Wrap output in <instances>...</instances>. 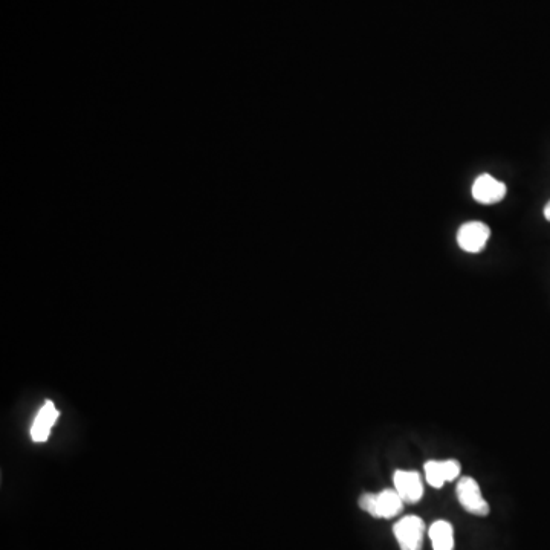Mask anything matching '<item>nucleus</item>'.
Returning a JSON list of instances; mask_svg holds the SVG:
<instances>
[{
    "mask_svg": "<svg viewBox=\"0 0 550 550\" xmlns=\"http://www.w3.org/2000/svg\"><path fill=\"white\" fill-rule=\"evenodd\" d=\"M431 544L434 550H453L454 549V529L451 523L445 520L436 521L431 525L430 531Z\"/></svg>",
    "mask_w": 550,
    "mask_h": 550,
    "instance_id": "9",
    "label": "nucleus"
},
{
    "mask_svg": "<svg viewBox=\"0 0 550 550\" xmlns=\"http://www.w3.org/2000/svg\"><path fill=\"white\" fill-rule=\"evenodd\" d=\"M404 505L396 489H384L378 494L367 492L360 499V508L375 518L398 517L404 511Z\"/></svg>",
    "mask_w": 550,
    "mask_h": 550,
    "instance_id": "1",
    "label": "nucleus"
},
{
    "mask_svg": "<svg viewBox=\"0 0 550 550\" xmlns=\"http://www.w3.org/2000/svg\"><path fill=\"white\" fill-rule=\"evenodd\" d=\"M396 492L404 503H418L424 495L421 474L416 471L398 470L393 476Z\"/></svg>",
    "mask_w": 550,
    "mask_h": 550,
    "instance_id": "7",
    "label": "nucleus"
},
{
    "mask_svg": "<svg viewBox=\"0 0 550 550\" xmlns=\"http://www.w3.org/2000/svg\"><path fill=\"white\" fill-rule=\"evenodd\" d=\"M59 419V410L51 401H46L43 407L37 413L34 419L33 427H31V437L34 442H45L51 434L52 425Z\"/></svg>",
    "mask_w": 550,
    "mask_h": 550,
    "instance_id": "8",
    "label": "nucleus"
},
{
    "mask_svg": "<svg viewBox=\"0 0 550 550\" xmlns=\"http://www.w3.org/2000/svg\"><path fill=\"white\" fill-rule=\"evenodd\" d=\"M460 463L457 460H428L425 463V480L433 488H442L460 476Z\"/></svg>",
    "mask_w": 550,
    "mask_h": 550,
    "instance_id": "5",
    "label": "nucleus"
},
{
    "mask_svg": "<svg viewBox=\"0 0 550 550\" xmlns=\"http://www.w3.org/2000/svg\"><path fill=\"white\" fill-rule=\"evenodd\" d=\"M456 494L457 500L466 512L477 517H486L489 514L488 502L483 499L479 483L473 477H462L457 482Z\"/></svg>",
    "mask_w": 550,
    "mask_h": 550,
    "instance_id": "3",
    "label": "nucleus"
},
{
    "mask_svg": "<svg viewBox=\"0 0 550 550\" xmlns=\"http://www.w3.org/2000/svg\"><path fill=\"white\" fill-rule=\"evenodd\" d=\"M506 185L502 181L492 178L491 175H482L473 184V198L482 205L499 204L505 199Z\"/></svg>",
    "mask_w": 550,
    "mask_h": 550,
    "instance_id": "6",
    "label": "nucleus"
},
{
    "mask_svg": "<svg viewBox=\"0 0 550 550\" xmlns=\"http://www.w3.org/2000/svg\"><path fill=\"white\" fill-rule=\"evenodd\" d=\"M401 550H422L424 546L425 523L416 515L401 518L393 528Z\"/></svg>",
    "mask_w": 550,
    "mask_h": 550,
    "instance_id": "2",
    "label": "nucleus"
},
{
    "mask_svg": "<svg viewBox=\"0 0 550 550\" xmlns=\"http://www.w3.org/2000/svg\"><path fill=\"white\" fill-rule=\"evenodd\" d=\"M544 217H546V220H549L550 222V201L547 202L546 205H544Z\"/></svg>",
    "mask_w": 550,
    "mask_h": 550,
    "instance_id": "10",
    "label": "nucleus"
},
{
    "mask_svg": "<svg viewBox=\"0 0 550 550\" xmlns=\"http://www.w3.org/2000/svg\"><path fill=\"white\" fill-rule=\"evenodd\" d=\"M489 237H491V230L488 225L479 222V220H473V222L463 224L457 231V245L465 253H482Z\"/></svg>",
    "mask_w": 550,
    "mask_h": 550,
    "instance_id": "4",
    "label": "nucleus"
}]
</instances>
